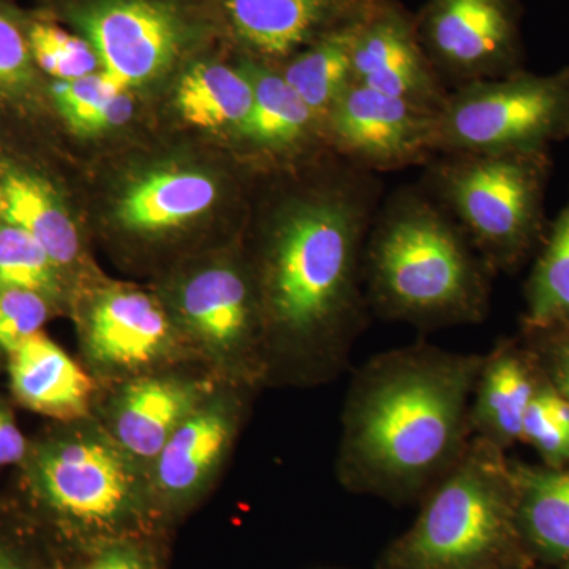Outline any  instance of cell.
Segmentation results:
<instances>
[{"label":"cell","instance_id":"1","mask_svg":"<svg viewBox=\"0 0 569 569\" xmlns=\"http://www.w3.org/2000/svg\"><path fill=\"white\" fill-rule=\"evenodd\" d=\"M261 209L252 263L263 312L266 383L335 380L369 325L367 236L383 182L335 152L301 167Z\"/></svg>","mask_w":569,"mask_h":569},{"label":"cell","instance_id":"2","mask_svg":"<svg viewBox=\"0 0 569 569\" xmlns=\"http://www.w3.org/2000/svg\"><path fill=\"white\" fill-rule=\"evenodd\" d=\"M482 362L485 355L419 342L359 367L342 411L340 485L392 503L425 497L470 443L471 397Z\"/></svg>","mask_w":569,"mask_h":569},{"label":"cell","instance_id":"3","mask_svg":"<svg viewBox=\"0 0 569 569\" xmlns=\"http://www.w3.org/2000/svg\"><path fill=\"white\" fill-rule=\"evenodd\" d=\"M362 272L370 312L425 331L485 321L496 277L421 183L383 197Z\"/></svg>","mask_w":569,"mask_h":569},{"label":"cell","instance_id":"4","mask_svg":"<svg viewBox=\"0 0 569 569\" xmlns=\"http://www.w3.org/2000/svg\"><path fill=\"white\" fill-rule=\"evenodd\" d=\"M413 526L377 569H512L522 560L511 459L471 437L456 466L421 498Z\"/></svg>","mask_w":569,"mask_h":569},{"label":"cell","instance_id":"5","mask_svg":"<svg viewBox=\"0 0 569 569\" xmlns=\"http://www.w3.org/2000/svg\"><path fill=\"white\" fill-rule=\"evenodd\" d=\"M425 167L421 186L496 274H511L537 254L549 228V151L437 153Z\"/></svg>","mask_w":569,"mask_h":569},{"label":"cell","instance_id":"6","mask_svg":"<svg viewBox=\"0 0 569 569\" xmlns=\"http://www.w3.org/2000/svg\"><path fill=\"white\" fill-rule=\"evenodd\" d=\"M37 11L84 37L103 73L129 92L219 40L206 0H40Z\"/></svg>","mask_w":569,"mask_h":569},{"label":"cell","instance_id":"7","mask_svg":"<svg viewBox=\"0 0 569 569\" xmlns=\"http://www.w3.org/2000/svg\"><path fill=\"white\" fill-rule=\"evenodd\" d=\"M162 298L192 356L239 387L266 383V340L260 293L244 250L216 254L182 268Z\"/></svg>","mask_w":569,"mask_h":569},{"label":"cell","instance_id":"8","mask_svg":"<svg viewBox=\"0 0 569 569\" xmlns=\"http://www.w3.org/2000/svg\"><path fill=\"white\" fill-rule=\"evenodd\" d=\"M32 475L48 508L86 537L127 539L153 505L148 475L93 422L44 443Z\"/></svg>","mask_w":569,"mask_h":569},{"label":"cell","instance_id":"9","mask_svg":"<svg viewBox=\"0 0 569 569\" xmlns=\"http://www.w3.org/2000/svg\"><path fill=\"white\" fill-rule=\"evenodd\" d=\"M569 140V66L449 89L436 114L433 151L538 152Z\"/></svg>","mask_w":569,"mask_h":569},{"label":"cell","instance_id":"10","mask_svg":"<svg viewBox=\"0 0 569 569\" xmlns=\"http://www.w3.org/2000/svg\"><path fill=\"white\" fill-rule=\"evenodd\" d=\"M82 353L97 378L121 385L190 358L162 298L127 283L86 296L78 313Z\"/></svg>","mask_w":569,"mask_h":569},{"label":"cell","instance_id":"11","mask_svg":"<svg viewBox=\"0 0 569 569\" xmlns=\"http://www.w3.org/2000/svg\"><path fill=\"white\" fill-rule=\"evenodd\" d=\"M415 20L427 58L447 86L523 70L519 0H426Z\"/></svg>","mask_w":569,"mask_h":569},{"label":"cell","instance_id":"12","mask_svg":"<svg viewBox=\"0 0 569 569\" xmlns=\"http://www.w3.org/2000/svg\"><path fill=\"white\" fill-rule=\"evenodd\" d=\"M436 114L353 81L326 116V141L331 152L362 170H403L436 156Z\"/></svg>","mask_w":569,"mask_h":569},{"label":"cell","instance_id":"13","mask_svg":"<svg viewBox=\"0 0 569 569\" xmlns=\"http://www.w3.org/2000/svg\"><path fill=\"white\" fill-rule=\"evenodd\" d=\"M378 0H206L236 54L279 67L329 33L365 20Z\"/></svg>","mask_w":569,"mask_h":569},{"label":"cell","instance_id":"14","mask_svg":"<svg viewBox=\"0 0 569 569\" xmlns=\"http://www.w3.org/2000/svg\"><path fill=\"white\" fill-rule=\"evenodd\" d=\"M252 391L220 383L183 419L149 470L153 505L183 507L204 492L233 448Z\"/></svg>","mask_w":569,"mask_h":569},{"label":"cell","instance_id":"15","mask_svg":"<svg viewBox=\"0 0 569 569\" xmlns=\"http://www.w3.org/2000/svg\"><path fill=\"white\" fill-rule=\"evenodd\" d=\"M230 186L200 164L163 163L134 174L112 198V224L142 241L187 233L219 211Z\"/></svg>","mask_w":569,"mask_h":569},{"label":"cell","instance_id":"16","mask_svg":"<svg viewBox=\"0 0 569 569\" xmlns=\"http://www.w3.org/2000/svg\"><path fill=\"white\" fill-rule=\"evenodd\" d=\"M353 81L432 112L449 93L419 41L415 14L397 0H378L359 24Z\"/></svg>","mask_w":569,"mask_h":569},{"label":"cell","instance_id":"17","mask_svg":"<svg viewBox=\"0 0 569 569\" xmlns=\"http://www.w3.org/2000/svg\"><path fill=\"white\" fill-rule=\"evenodd\" d=\"M219 385L213 388L173 367L123 381L116 385L102 426L148 475L174 430Z\"/></svg>","mask_w":569,"mask_h":569},{"label":"cell","instance_id":"18","mask_svg":"<svg viewBox=\"0 0 569 569\" xmlns=\"http://www.w3.org/2000/svg\"><path fill=\"white\" fill-rule=\"evenodd\" d=\"M252 84L253 103L241 141L257 156L298 168L331 152L325 123L284 81L274 66L236 54Z\"/></svg>","mask_w":569,"mask_h":569},{"label":"cell","instance_id":"19","mask_svg":"<svg viewBox=\"0 0 569 569\" xmlns=\"http://www.w3.org/2000/svg\"><path fill=\"white\" fill-rule=\"evenodd\" d=\"M545 383L537 356L522 336L498 340L485 355L470 406L471 437L508 451L518 443L523 419Z\"/></svg>","mask_w":569,"mask_h":569},{"label":"cell","instance_id":"20","mask_svg":"<svg viewBox=\"0 0 569 569\" xmlns=\"http://www.w3.org/2000/svg\"><path fill=\"white\" fill-rule=\"evenodd\" d=\"M9 356L11 391L22 407L59 421L89 418L96 378L50 337L39 332Z\"/></svg>","mask_w":569,"mask_h":569},{"label":"cell","instance_id":"21","mask_svg":"<svg viewBox=\"0 0 569 569\" xmlns=\"http://www.w3.org/2000/svg\"><path fill=\"white\" fill-rule=\"evenodd\" d=\"M174 104L183 122L241 141L252 111L253 91L238 63L203 52L182 66Z\"/></svg>","mask_w":569,"mask_h":569},{"label":"cell","instance_id":"22","mask_svg":"<svg viewBox=\"0 0 569 569\" xmlns=\"http://www.w3.org/2000/svg\"><path fill=\"white\" fill-rule=\"evenodd\" d=\"M523 546L545 560L569 561V466L511 460Z\"/></svg>","mask_w":569,"mask_h":569},{"label":"cell","instance_id":"23","mask_svg":"<svg viewBox=\"0 0 569 569\" xmlns=\"http://www.w3.org/2000/svg\"><path fill=\"white\" fill-rule=\"evenodd\" d=\"M0 213L36 239L61 271L81 263V238L59 194L37 176L9 171L0 181Z\"/></svg>","mask_w":569,"mask_h":569},{"label":"cell","instance_id":"24","mask_svg":"<svg viewBox=\"0 0 569 569\" xmlns=\"http://www.w3.org/2000/svg\"><path fill=\"white\" fill-rule=\"evenodd\" d=\"M361 22L329 33L277 67L323 123L340 93L353 82V43Z\"/></svg>","mask_w":569,"mask_h":569},{"label":"cell","instance_id":"25","mask_svg":"<svg viewBox=\"0 0 569 569\" xmlns=\"http://www.w3.org/2000/svg\"><path fill=\"white\" fill-rule=\"evenodd\" d=\"M535 257L520 331L569 328V198Z\"/></svg>","mask_w":569,"mask_h":569},{"label":"cell","instance_id":"26","mask_svg":"<svg viewBox=\"0 0 569 569\" xmlns=\"http://www.w3.org/2000/svg\"><path fill=\"white\" fill-rule=\"evenodd\" d=\"M52 99L71 129L82 134L107 132L129 121L132 114L129 91L103 71L80 80L54 81Z\"/></svg>","mask_w":569,"mask_h":569},{"label":"cell","instance_id":"27","mask_svg":"<svg viewBox=\"0 0 569 569\" xmlns=\"http://www.w3.org/2000/svg\"><path fill=\"white\" fill-rule=\"evenodd\" d=\"M26 36L37 69L54 81L80 80L102 71L99 54L84 37L67 31L40 11L26 14Z\"/></svg>","mask_w":569,"mask_h":569},{"label":"cell","instance_id":"28","mask_svg":"<svg viewBox=\"0 0 569 569\" xmlns=\"http://www.w3.org/2000/svg\"><path fill=\"white\" fill-rule=\"evenodd\" d=\"M29 290L59 298L63 291L62 271L43 247L21 228L0 227V291Z\"/></svg>","mask_w":569,"mask_h":569},{"label":"cell","instance_id":"29","mask_svg":"<svg viewBox=\"0 0 569 569\" xmlns=\"http://www.w3.org/2000/svg\"><path fill=\"white\" fill-rule=\"evenodd\" d=\"M519 441L538 452L542 466H569V402L546 378L527 410Z\"/></svg>","mask_w":569,"mask_h":569},{"label":"cell","instance_id":"30","mask_svg":"<svg viewBox=\"0 0 569 569\" xmlns=\"http://www.w3.org/2000/svg\"><path fill=\"white\" fill-rule=\"evenodd\" d=\"M26 14L11 0H0V102L21 99L39 74L26 36Z\"/></svg>","mask_w":569,"mask_h":569},{"label":"cell","instance_id":"31","mask_svg":"<svg viewBox=\"0 0 569 569\" xmlns=\"http://www.w3.org/2000/svg\"><path fill=\"white\" fill-rule=\"evenodd\" d=\"M50 318V299L29 290L0 291V350L13 353L39 335Z\"/></svg>","mask_w":569,"mask_h":569},{"label":"cell","instance_id":"32","mask_svg":"<svg viewBox=\"0 0 569 569\" xmlns=\"http://www.w3.org/2000/svg\"><path fill=\"white\" fill-rule=\"evenodd\" d=\"M541 367L546 381L569 402V328L520 331Z\"/></svg>","mask_w":569,"mask_h":569},{"label":"cell","instance_id":"33","mask_svg":"<svg viewBox=\"0 0 569 569\" xmlns=\"http://www.w3.org/2000/svg\"><path fill=\"white\" fill-rule=\"evenodd\" d=\"M84 569H156L151 557L127 539L111 541Z\"/></svg>","mask_w":569,"mask_h":569},{"label":"cell","instance_id":"34","mask_svg":"<svg viewBox=\"0 0 569 569\" xmlns=\"http://www.w3.org/2000/svg\"><path fill=\"white\" fill-rule=\"evenodd\" d=\"M26 438L13 418L0 408V466L20 462L26 456Z\"/></svg>","mask_w":569,"mask_h":569},{"label":"cell","instance_id":"35","mask_svg":"<svg viewBox=\"0 0 569 569\" xmlns=\"http://www.w3.org/2000/svg\"><path fill=\"white\" fill-rule=\"evenodd\" d=\"M0 569H18L9 553L2 548H0Z\"/></svg>","mask_w":569,"mask_h":569},{"label":"cell","instance_id":"36","mask_svg":"<svg viewBox=\"0 0 569 569\" xmlns=\"http://www.w3.org/2000/svg\"><path fill=\"white\" fill-rule=\"evenodd\" d=\"M563 569H569V561H565V568Z\"/></svg>","mask_w":569,"mask_h":569}]
</instances>
